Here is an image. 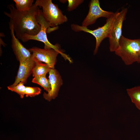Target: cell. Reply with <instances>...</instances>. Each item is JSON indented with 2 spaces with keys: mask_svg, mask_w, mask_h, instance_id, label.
<instances>
[{
  "mask_svg": "<svg viewBox=\"0 0 140 140\" xmlns=\"http://www.w3.org/2000/svg\"><path fill=\"white\" fill-rule=\"evenodd\" d=\"M9 13H4L10 18L9 24L12 25L16 37L20 39L24 35L34 36L40 31L41 26L37 22L36 16L40 9L35 4L29 10H17L13 4L8 6Z\"/></svg>",
  "mask_w": 140,
  "mask_h": 140,
  "instance_id": "obj_1",
  "label": "cell"
},
{
  "mask_svg": "<svg viewBox=\"0 0 140 140\" xmlns=\"http://www.w3.org/2000/svg\"><path fill=\"white\" fill-rule=\"evenodd\" d=\"M119 43V47L115 53L121 58L125 64L128 65L136 62H139L140 38L130 39L122 35Z\"/></svg>",
  "mask_w": 140,
  "mask_h": 140,
  "instance_id": "obj_2",
  "label": "cell"
},
{
  "mask_svg": "<svg viewBox=\"0 0 140 140\" xmlns=\"http://www.w3.org/2000/svg\"><path fill=\"white\" fill-rule=\"evenodd\" d=\"M37 20L41 26V29L39 32L34 36L25 34L23 36L20 40L24 42L30 40H34L40 41L44 43L45 46L44 48L53 49L59 52L61 56L66 60L71 62V58L67 55L64 53L60 49L59 45L57 44L55 45L51 44L48 39L46 33L47 30L50 29V26L44 17L42 13L41 10L39 9L36 16Z\"/></svg>",
  "mask_w": 140,
  "mask_h": 140,
  "instance_id": "obj_3",
  "label": "cell"
},
{
  "mask_svg": "<svg viewBox=\"0 0 140 140\" xmlns=\"http://www.w3.org/2000/svg\"><path fill=\"white\" fill-rule=\"evenodd\" d=\"M34 4L42 8L43 16L50 27L57 28L58 25L67 21L66 16L51 0H37Z\"/></svg>",
  "mask_w": 140,
  "mask_h": 140,
  "instance_id": "obj_4",
  "label": "cell"
},
{
  "mask_svg": "<svg viewBox=\"0 0 140 140\" xmlns=\"http://www.w3.org/2000/svg\"><path fill=\"white\" fill-rule=\"evenodd\" d=\"M119 12L117 11L114 13L110 17L107 19L106 23L103 26L94 30H90L87 27L75 24H72L71 27L74 31H83L90 33L94 37L96 40V43L94 54H95L103 40L106 38L109 37L114 22Z\"/></svg>",
  "mask_w": 140,
  "mask_h": 140,
  "instance_id": "obj_5",
  "label": "cell"
},
{
  "mask_svg": "<svg viewBox=\"0 0 140 140\" xmlns=\"http://www.w3.org/2000/svg\"><path fill=\"white\" fill-rule=\"evenodd\" d=\"M128 9H122L115 18L108 37L109 49L111 52H115L118 48L119 41L122 35V27L123 21L125 19Z\"/></svg>",
  "mask_w": 140,
  "mask_h": 140,
  "instance_id": "obj_6",
  "label": "cell"
},
{
  "mask_svg": "<svg viewBox=\"0 0 140 140\" xmlns=\"http://www.w3.org/2000/svg\"><path fill=\"white\" fill-rule=\"evenodd\" d=\"M89 7L88 13L82 23V26L86 27L94 24L99 18L103 17L107 19L114 13L103 10L100 6L99 0H91Z\"/></svg>",
  "mask_w": 140,
  "mask_h": 140,
  "instance_id": "obj_7",
  "label": "cell"
},
{
  "mask_svg": "<svg viewBox=\"0 0 140 140\" xmlns=\"http://www.w3.org/2000/svg\"><path fill=\"white\" fill-rule=\"evenodd\" d=\"M28 50L38 61L45 62L51 68L54 69L59 52L51 49L41 48L34 47Z\"/></svg>",
  "mask_w": 140,
  "mask_h": 140,
  "instance_id": "obj_8",
  "label": "cell"
},
{
  "mask_svg": "<svg viewBox=\"0 0 140 140\" xmlns=\"http://www.w3.org/2000/svg\"><path fill=\"white\" fill-rule=\"evenodd\" d=\"M37 59L32 54L31 56L26 60L19 62V65L17 75L13 86L17 85L20 82L26 83L27 78L32 74Z\"/></svg>",
  "mask_w": 140,
  "mask_h": 140,
  "instance_id": "obj_9",
  "label": "cell"
},
{
  "mask_svg": "<svg viewBox=\"0 0 140 140\" xmlns=\"http://www.w3.org/2000/svg\"><path fill=\"white\" fill-rule=\"evenodd\" d=\"M49 73V79L51 85V90L49 93H44L43 96L45 99L50 101L57 96L63 82L59 73L56 69L51 68Z\"/></svg>",
  "mask_w": 140,
  "mask_h": 140,
  "instance_id": "obj_10",
  "label": "cell"
},
{
  "mask_svg": "<svg viewBox=\"0 0 140 140\" xmlns=\"http://www.w3.org/2000/svg\"><path fill=\"white\" fill-rule=\"evenodd\" d=\"M9 25L11 37V47L17 59L19 62L26 60L31 56L32 54L16 37L12 25L10 24Z\"/></svg>",
  "mask_w": 140,
  "mask_h": 140,
  "instance_id": "obj_11",
  "label": "cell"
},
{
  "mask_svg": "<svg viewBox=\"0 0 140 140\" xmlns=\"http://www.w3.org/2000/svg\"><path fill=\"white\" fill-rule=\"evenodd\" d=\"M126 91L132 102L140 110V86L128 88Z\"/></svg>",
  "mask_w": 140,
  "mask_h": 140,
  "instance_id": "obj_12",
  "label": "cell"
},
{
  "mask_svg": "<svg viewBox=\"0 0 140 140\" xmlns=\"http://www.w3.org/2000/svg\"><path fill=\"white\" fill-rule=\"evenodd\" d=\"M51 68L47 64L43 63L37 59L35 65L32 71L34 77L46 76Z\"/></svg>",
  "mask_w": 140,
  "mask_h": 140,
  "instance_id": "obj_13",
  "label": "cell"
},
{
  "mask_svg": "<svg viewBox=\"0 0 140 140\" xmlns=\"http://www.w3.org/2000/svg\"><path fill=\"white\" fill-rule=\"evenodd\" d=\"M32 82L40 86L48 93H49L51 90V86L49 79H48L46 76L34 77Z\"/></svg>",
  "mask_w": 140,
  "mask_h": 140,
  "instance_id": "obj_14",
  "label": "cell"
},
{
  "mask_svg": "<svg viewBox=\"0 0 140 140\" xmlns=\"http://www.w3.org/2000/svg\"><path fill=\"white\" fill-rule=\"evenodd\" d=\"M15 4L16 9L20 11L29 10L32 6L33 0H13Z\"/></svg>",
  "mask_w": 140,
  "mask_h": 140,
  "instance_id": "obj_15",
  "label": "cell"
},
{
  "mask_svg": "<svg viewBox=\"0 0 140 140\" xmlns=\"http://www.w3.org/2000/svg\"><path fill=\"white\" fill-rule=\"evenodd\" d=\"M24 84V83L20 82L16 85L13 86L11 85L8 86L7 88L9 90L17 93L22 99L25 95L26 87Z\"/></svg>",
  "mask_w": 140,
  "mask_h": 140,
  "instance_id": "obj_16",
  "label": "cell"
},
{
  "mask_svg": "<svg viewBox=\"0 0 140 140\" xmlns=\"http://www.w3.org/2000/svg\"><path fill=\"white\" fill-rule=\"evenodd\" d=\"M41 89L38 87H26L25 95L26 97H34L41 93Z\"/></svg>",
  "mask_w": 140,
  "mask_h": 140,
  "instance_id": "obj_17",
  "label": "cell"
},
{
  "mask_svg": "<svg viewBox=\"0 0 140 140\" xmlns=\"http://www.w3.org/2000/svg\"><path fill=\"white\" fill-rule=\"evenodd\" d=\"M83 0H68L67 10L71 11L76 9L79 5L82 3Z\"/></svg>",
  "mask_w": 140,
  "mask_h": 140,
  "instance_id": "obj_18",
  "label": "cell"
},
{
  "mask_svg": "<svg viewBox=\"0 0 140 140\" xmlns=\"http://www.w3.org/2000/svg\"><path fill=\"white\" fill-rule=\"evenodd\" d=\"M139 62L140 63V53L139 57Z\"/></svg>",
  "mask_w": 140,
  "mask_h": 140,
  "instance_id": "obj_19",
  "label": "cell"
}]
</instances>
